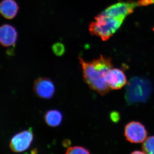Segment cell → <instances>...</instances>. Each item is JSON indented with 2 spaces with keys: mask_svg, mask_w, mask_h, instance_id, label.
Segmentation results:
<instances>
[{
  "mask_svg": "<svg viewBox=\"0 0 154 154\" xmlns=\"http://www.w3.org/2000/svg\"><path fill=\"white\" fill-rule=\"evenodd\" d=\"M151 83L148 79L139 77L131 78L128 83L125 97L129 104L145 102L152 92Z\"/></svg>",
  "mask_w": 154,
  "mask_h": 154,
  "instance_id": "obj_3",
  "label": "cell"
},
{
  "mask_svg": "<svg viewBox=\"0 0 154 154\" xmlns=\"http://www.w3.org/2000/svg\"><path fill=\"white\" fill-rule=\"evenodd\" d=\"M33 90L36 96L39 98L49 99L52 98L54 95L55 88L51 80L42 77L35 80Z\"/></svg>",
  "mask_w": 154,
  "mask_h": 154,
  "instance_id": "obj_7",
  "label": "cell"
},
{
  "mask_svg": "<svg viewBox=\"0 0 154 154\" xmlns=\"http://www.w3.org/2000/svg\"><path fill=\"white\" fill-rule=\"evenodd\" d=\"M132 154H145V153L143 151H135L133 152Z\"/></svg>",
  "mask_w": 154,
  "mask_h": 154,
  "instance_id": "obj_17",
  "label": "cell"
},
{
  "mask_svg": "<svg viewBox=\"0 0 154 154\" xmlns=\"http://www.w3.org/2000/svg\"><path fill=\"white\" fill-rule=\"evenodd\" d=\"M90 151L83 147L80 146H75L70 147L67 149L65 154H90Z\"/></svg>",
  "mask_w": 154,
  "mask_h": 154,
  "instance_id": "obj_13",
  "label": "cell"
},
{
  "mask_svg": "<svg viewBox=\"0 0 154 154\" xmlns=\"http://www.w3.org/2000/svg\"><path fill=\"white\" fill-rule=\"evenodd\" d=\"M62 113L57 110H51L48 111L44 116L45 123L48 126L56 127L60 125L62 122Z\"/></svg>",
  "mask_w": 154,
  "mask_h": 154,
  "instance_id": "obj_11",
  "label": "cell"
},
{
  "mask_svg": "<svg viewBox=\"0 0 154 154\" xmlns=\"http://www.w3.org/2000/svg\"><path fill=\"white\" fill-rule=\"evenodd\" d=\"M79 60L84 81L89 88L102 96L107 94L110 89L106 76L107 72L113 68L110 58L101 55L99 58L91 61H86L81 57Z\"/></svg>",
  "mask_w": 154,
  "mask_h": 154,
  "instance_id": "obj_1",
  "label": "cell"
},
{
  "mask_svg": "<svg viewBox=\"0 0 154 154\" xmlns=\"http://www.w3.org/2000/svg\"><path fill=\"white\" fill-rule=\"evenodd\" d=\"M124 20L102 12L90 24L89 31L92 35L99 36L103 41H107L120 28Z\"/></svg>",
  "mask_w": 154,
  "mask_h": 154,
  "instance_id": "obj_2",
  "label": "cell"
},
{
  "mask_svg": "<svg viewBox=\"0 0 154 154\" xmlns=\"http://www.w3.org/2000/svg\"><path fill=\"white\" fill-rule=\"evenodd\" d=\"M19 10V5L14 0H3L0 3V14L6 19H14Z\"/></svg>",
  "mask_w": 154,
  "mask_h": 154,
  "instance_id": "obj_10",
  "label": "cell"
},
{
  "mask_svg": "<svg viewBox=\"0 0 154 154\" xmlns=\"http://www.w3.org/2000/svg\"><path fill=\"white\" fill-rule=\"evenodd\" d=\"M142 149L145 154H154V136L146 139L143 144Z\"/></svg>",
  "mask_w": 154,
  "mask_h": 154,
  "instance_id": "obj_12",
  "label": "cell"
},
{
  "mask_svg": "<svg viewBox=\"0 0 154 154\" xmlns=\"http://www.w3.org/2000/svg\"><path fill=\"white\" fill-rule=\"evenodd\" d=\"M110 118L113 122H116L119 119V115L116 112H113L110 114Z\"/></svg>",
  "mask_w": 154,
  "mask_h": 154,
  "instance_id": "obj_15",
  "label": "cell"
},
{
  "mask_svg": "<svg viewBox=\"0 0 154 154\" xmlns=\"http://www.w3.org/2000/svg\"><path fill=\"white\" fill-rule=\"evenodd\" d=\"M106 80L110 89L119 90L126 85L127 80L123 71L117 68H112L107 72Z\"/></svg>",
  "mask_w": 154,
  "mask_h": 154,
  "instance_id": "obj_8",
  "label": "cell"
},
{
  "mask_svg": "<svg viewBox=\"0 0 154 154\" xmlns=\"http://www.w3.org/2000/svg\"><path fill=\"white\" fill-rule=\"evenodd\" d=\"M33 134L31 128L18 133L12 137L10 143L12 151L22 152L28 149L33 141Z\"/></svg>",
  "mask_w": 154,
  "mask_h": 154,
  "instance_id": "obj_4",
  "label": "cell"
},
{
  "mask_svg": "<svg viewBox=\"0 0 154 154\" xmlns=\"http://www.w3.org/2000/svg\"><path fill=\"white\" fill-rule=\"evenodd\" d=\"M53 50L56 55L61 56L64 53L65 48L62 44L57 43L54 45L53 47Z\"/></svg>",
  "mask_w": 154,
  "mask_h": 154,
  "instance_id": "obj_14",
  "label": "cell"
},
{
  "mask_svg": "<svg viewBox=\"0 0 154 154\" xmlns=\"http://www.w3.org/2000/svg\"><path fill=\"white\" fill-rule=\"evenodd\" d=\"M124 135L127 140L131 143H141L147 138V132L143 124L138 122L132 121L125 126Z\"/></svg>",
  "mask_w": 154,
  "mask_h": 154,
  "instance_id": "obj_5",
  "label": "cell"
},
{
  "mask_svg": "<svg viewBox=\"0 0 154 154\" xmlns=\"http://www.w3.org/2000/svg\"><path fill=\"white\" fill-rule=\"evenodd\" d=\"M139 6H141L139 1L136 2H122L114 4L102 12L110 17L125 19L128 15L131 14L134 9Z\"/></svg>",
  "mask_w": 154,
  "mask_h": 154,
  "instance_id": "obj_6",
  "label": "cell"
},
{
  "mask_svg": "<svg viewBox=\"0 0 154 154\" xmlns=\"http://www.w3.org/2000/svg\"><path fill=\"white\" fill-rule=\"evenodd\" d=\"M18 33L12 25L5 24L0 27V44L4 47H9L16 44Z\"/></svg>",
  "mask_w": 154,
  "mask_h": 154,
  "instance_id": "obj_9",
  "label": "cell"
},
{
  "mask_svg": "<svg viewBox=\"0 0 154 154\" xmlns=\"http://www.w3.org/2000/svg\"><path fill=\"white\" fill-rule=\"evenodd\" d=\"M71 143V141L69 140H64L63 142V145L65 147L69 146L70 145Z\"/></svg>",
  "mask_w": 154,
  "mask_h": 154,
  "instance_id": "obj_16",
  "label": "cell"
}]
</instances>
